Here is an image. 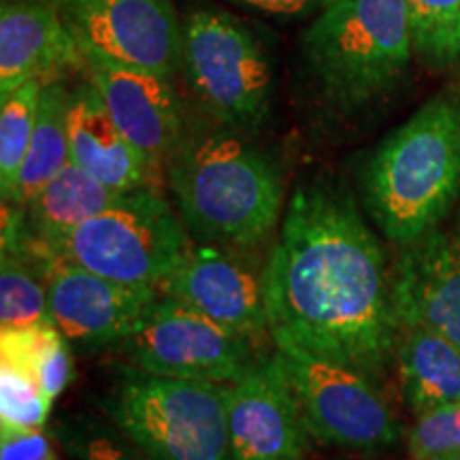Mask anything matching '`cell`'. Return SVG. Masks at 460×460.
I'll list each match as a JSON object with an SVG mask.
<instances>
[{"label":"cell","mask_w":460,"mask_h":460,"mask_svg":"<svg viewBox=\"0 0 460 460\" xmlns=\"http://www.w3.org/2000/svg\"><path fill=\"white\" fill-rule=\"evenodd\" d=\"M273 345L288 343L377 379L399 349L386 254L348 192L307 181L292 192L264 269Z\"/></svg>","instance_id":"cell-1"},{"label":"cell","mask_w":460,"mask_h":460,"mask_svg":"<svg viewBox=\"0 0 460 460\" xmlns=\"http://www.w3.org/2000/svg\"><path fill=\"white\" fill-rule=\"evenodd\" d=\"M164 169L177 214L199 243L250 252L279 224L278 166L237 130L220 124L186 130Z\"/></svg>","instance_id":"cell-2"},{"label":"cell","mask_w":460,"mask_h":460,"mask_svg":"<svg viewBox=\"0 0 460 460\" xmlns=\"http://www.w3.org/2000/svg\"><path fill=\"white\" fill-rule=\"evenodd\" d=\"M373 222L399 247L439 228L460 197V99L441 94L382 143L362 175Z\"/></svg>","instance_id":"cell-3"},{"label":"cell","mask_w":460,"mask_h":460,"mask_svg":"<svg viewBox=\"0 0 460 460\" xmlns=\"http://www.w3.org/2000/svg\"><path fill=\"white\" fill-rule=\"evenodd\" d=\"M301 51L332 111L367 109L390 94L410 68L407 0H332L303 34Z\"/></svg>","instance_id":"cell-4"},{"label":"cell","mask_w":460,"mask_h":460,"mask_svg":"<svg viewBox=\"0 0 460 460\" xmlns=\"http://www.w3.org/2000/svg\"><path fill=\"white\" fill-rule=\"evenodd\" d=\"M230 384L156 376L126 362L101 405L149 460H233Z\"/></svg>","instance_id":"cell-5"},{"label":"cell","mask_w":460,"mask_h":460,"mask_svg":"<svg viewBox=\"0 0 460 460\" xmlns=\"http://www.w3.org/2000/svg\"><path fill=\"white\" fill-rule=\"evenodd\" d=\"M181 75L220 126L252 135L271 118V62L256 34L228 11L205 7L183 17Z\"/></svg>","instance_id":"cell-6"},{"label":"cell","mask_w":460,"mask_h":460,"mask_svg":"<svg viewBox=\"0 0 460 460\" xmlns=\"http://www.w3.org/2000/svg\"><path fill=\"white\" fill-rule=\"evenodd\" d=\"M192 241L160 190L139 188L79 224L54 256L119 284L160 288Z\"/></svg>","instance_id":"cell-7"},{"label":"cell","mask_w":460,"mask_h":460,"mask_svg":"<svg viewBox=\"0 0 460 460\" xmlns=\"http://www.w3.org/2000/svg\"><path fill=\"white\" fill-rule=\"evenodd\" d=\"M275 352L314 439L362 454L388 450L401 439V422L367 373L288 343L275 345Z\"/></svg>","instance_id":"cell-8"},{"label":"cell","mask_w":460,"mask_h":460,"mask_svg":"<svg viewBox=\"0 0 460 460\" xmlns=\"http://www.w3.org/2000/svg\"><path fill=\"white\" fill-rule=\"evenodd\" d=\"M128 365L166 377L234 384L271 354L177 298L160 301L135 335L118 345Z\"/></svg>","instance_id":"cell-9"},{"label":"cell","mask_w":460,"mask_h":460,"mask_svg":"<svg viewBox=\"0 0 460 460\" xmlns=\"http://www.w3.org/2000/svg\"><path fill=\"white\" fill-rule=\"evenodd\" d=\"M60 15L84 56L175 79L181 24L171 0H60Z\"/></svg>","instance_id":"cell-10"},{"label":"cell","mask_w":460,"mask_h":460,"mask_svg":"<svg viewBox=\"0 0 460 460\" xmlns=\"http://www.w3.org/2000/svg\"><path fill=\"white\" fill-rule=\"evenodd\" d=\"M160 296L163 290L156 286L119 284L65 258L49 261L51 322L79 348L99 349L126 341L141 329Z\"/></svg>","instance_id":"cell-11"},{"label":"cell","mask_w":460,"mask_h":460,"mask_svg":"<svg viewBox=\"0 0 460 460\" xmlns=\"http://www.w3.org/2000/svg\"><path fill=\"white\" fill-rule=\"evenodd\" d=\"M243 254L224 245L192 241L160 290L217 324L264 343V337H271L264 271L258 273Z\"/></svg>","instance_id":"cell-12"},{"label":"cell","mask_w":460,"mask_h":460,"mask_svg":"<svg viewBox=\"0 0 460 460\" xmlns=\"http://www.w3.org/2000/svg\"><path fill=\"white\" fill-rule=\"evenodd\" d=\"M228 435L233 460H305L309 435L301 402L279 354L230 384Z\"/></svg>","instance_id":"cell-13"},{"label":"cell","mask_w":460,"mask_h":460,"mask_svg":"<svg viewBox=\"0 0 460 460\" xmlns=\"http://www.w3.org/2000/svg\"><path fill=\"white\" fill-rule=\"evenodd\" d=\"M84 73L119 132L163 172L186 132L172 79L92 54L84 56Z\"/></svg>","instance_id":"cell-14"},{"label":"cell","mask_w":460,"mask_h":460,"mask_svg":"<svg viewBox=\"0 0 460 460\" xmlns=\"http://www.w3.org/2000/svg\"><path fill=\"white\" fill-rule=\"evenodd\" d=\"M393 281L401 329L422 326L460 348V228L402 247Z\"/></svg>","instance_id":"cell-15"},{"label":"cell","mask_w":460,"mask_h":460,"mask_svg":"<svg viewBox=\"0 0 460 460\" xmlns=\"http://www.w3.org/2000/svg\"><path fill=\"white\" fill-rule=\"evenodd\" d=\"M84 71V54L75 43L56 0H3L0 7V96L31 79L65 77Z\"/></svg>","instance_id":"cell-16"},{"label":"cell","mask_w":460,"mask_h":460,"mask_svg":"<svg viewBox=\"0 0 460 460\" xmlns=\"http://www.w3.org/2000/svg\"><path fill=\"white\" fill-rule=\"evenodd\" d=\"M68 146L71 163L109 188L119 192L139 188L160 190V171L154 169L139 149L119 132L102 105L99 92L88 79L73 90Z\"/></svg>","instance_id":"cell-17"},{"label":"cell","mask_w":460,"mask_h":460,"mask_svg":"<svg viewBox=\"0 0 460 460\" xmlns=\"http://www.w3.org/2000/svg\"><path fill=\"white\" fill-rule=\"evenodd\" d=\"M126 192L113 190L68 163L24 207L4 203L3 217L15 234L43 258H56V247L79 224L118 203Z\"/></svg>","instance_id":"cell-18"},{"label":"cell","mask_w":460,"mask_h":460,"mask_svg":"<svg viewBox=\"0 0 460 460\" xmlns=\"http://www.w3.org/2000/svg\"><path fill=\"white\" fill-rule=\"evenodd\" d=\"M396 356L407 405L420 416L460 402V348L422 326H405Z\"/></svg>","instance_id":"cell-19"},{"label":"cell","mask_w":460,"mask_h":460,"mask_svg":"<svg viewBox=\"0 0 460 460\" xmlns=\"http://www.w3.org/2000/svg\"><path fill=\"white\" fill-rule=\"evenodd\" d=\"M73 90L66 88L65 77H54L43 82L41 101H39V118L34 126L31 149L22 166L13 199L9 205L24 207L37 197L39 190L48 183L56 172L71 163V146H68V111H71Z\"/></svg>","instance_id":"cell-20"},{"label":"cell","mask_w":460,"mask_h":460,"mask_svg":"<svg viewBox=\"0 0 460 460\" xmlns=\"http://www.w3.org/2000/svg\"><path fill=\"white\" fill-rule=\"evenodd\" d=\"M31 245L13 234H3L0 254V331L54 324L48 301V267Z\"/></svg>","instance_id":"cell-21"},{"label":"cell","mask_w":460,"mask_h":460,"mask_svg":"<svg viewBox=\"0 0 460 460\" xmlns=\"http://www.w3.org/2000/svg\"><path fill=\"white\" fill-rule=\"evenodd\" d=\"M0 360L32 376L51 401L65 393L73 377L68 339L56 324L0 331Z\"/></svg>","instance_id":"cell-22"},{"label":"cell","mask_w":460,"mask_h":460,"mask_svg":"<svg viewBox=\"0 0 460 460\" xmlns=\"http://www.w3.org/2000/svg\"><path fill=\"white\" fill-rule=\"evenodd\" d=\"M41 79H31L0 96V194L3 203L13 199L22 166L31 149L41 101Z\"/></svg>","instance_id":"cell-23"},{"label":"cell","mask_w":460,"mask_h":460,"mask_svg":"<svg viewBox=\"0 0 460 460\" xmlns=\"http://www.w3.org/2000/svg\"><path fill=\"white\" fill-rule=\"evenodd\" d=\"M411 43L424 65L446 68L460 62V0H407Z\"/></svg>","instance_id":"cell-24"},{"label":"cell","mask_w":460,"mask_h":460,"mask_svg":"<svg viewBox=\"0 0 460 460\" xmlns=\"http://www.w3.org/2000/svg\"><path fill=\"white\" fill-rule=\"evenodd\" d=\"M51 401L39 382L15 367L0 365V422L22 429H43Z\"/></svg>","instance_id":"cell-25"},{"label":"cell","mask_w":460,"mask_h":460,"mask_svg":"<svg viewBox=\"0 0 460 460\" xmlns=\"http://www.w3.org/2000/svg\"><path fill=\"white\" fill-rule=\"evenodd\" d=\"M407 450L411 460L460 452V402L416 416L407 435Z\"/></svg>","instance_id":"cell-26"},{"label":"cell","mask_w":460,"mask_h":460,"mask_svg":"<svg viewBox=\"0 0 460 460\" xmlns=\"http://www.w3.org/2000/svg\"><path fill=\"white\" fill-rule=\"evenodd\" d=\"M58 437L75 460H149L135 446L124 444L122 439L101 427L75 424V427L62 429Z\"/></svg>","instance_id":"cell-27"},{"label":"cell","mask_w":460,"mask_h":460,"mask_svg":"<svg viewBox=\"0 0 460 460\" xmlns=\"http://www.w3.org/2000/svg\"><path fill=\"white\" fill-rule=\"evenodd\" d=\"M0 460H60L43 429L0 422Z\"/></svg>","instance_id":"cell-28"},{"label":"cell","mask_w":460,"mask_h":460,"mask_svg":"<svg viewBox=\"0 0 460 460\" xmlns=\"http://www.w3.org/2000/svg\"><path fill=\"white\" fill-rule=\"evenodd\" d=\"M241 7L261 11L267 15L278 17H307L318 15L324 11L332 0H230Z\"/></svg>","instance_id":"cell-29"},{"label":"cell","mask_w":460,"mask_h":460,"mask_svg":"<svg viewBox=\"0 0 460 460\" xmlns=\"http://www.w3.org/2000/svg\"><path fill=\"white\" fill-rule=\"evenodd\" d=\"M418 460H460V452L437 454V456H427V458H418Z\"/></svg>","instance_id":"cell-30"},{"label":"cell","mask_w":460,"mask_h":460,"mask_svg":"<svg viewBox=\"0 0 460 460\" xmlns=\"http://www.w3.org/2000/svg\"><path fill=\"white\" fill-rule=\"evenodd\" d=\"M56 3H60V0H56Z\"/></svg>","instance_id":"cell-31"}]
</instances>
